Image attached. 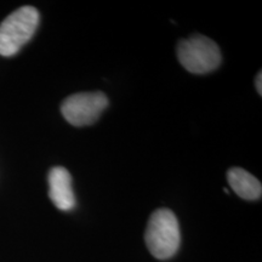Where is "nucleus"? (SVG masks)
<instances>
[{
	"label": "nucleus",
	"instance_id": "1",
	"mask_svg": "<svg viewBox=\"0 0 262 262\" xmlns=\"http://www.w3.org/2000/svg\"><path fill=\"white\" fill-rule=\"evenodd\" d=\"M145 242L148 251L158 260H168L178 253L181 232L178 217L169 209H158L150 215Z\"/></svg>",
	"mask_w": 262,
	"mask_h": 262
},
{
	"label": "nucleus",
	"instance_id": "2",
	"mask_svg": "<svg viewBox=\"0 0 262 262\" xmlns=\"http://www.w3.org/2000/svg\"><path fill=\"white\" fill-rule=\"evenodd\" d=\"M39 25V12L33 6H22L0 25V55L14 56L31 40Z\"/></svg>",
	"mask_w": 262,
	"mask_h": 262
},
{
	"label": "nucleus",
	"instance_id": "3",
	"mask_svg": "<svg viewBox=\"0 0 262 262\" xmlns=\"http://www.w3.org/2000/svg\"><path fill=\"white\" fill-rule=\"evenodd\" d=\"M178 58L185 70L193 74H206L215 71L221 63V52L217 44L202 34L180 40Z\"/></svg>",
	"mask_w": 262,
	"mask_h": 262
},
{
	"label": "nucleus",
	"instance_id": "4",
	"mask_svg": "<svg viewBox=\"0 0 262 262\" xmlns=\"http://www.w3.org/2000/svg\"><path fill=\"white\" fill-rule=\"evenodd\" d=\"M108 106L103 93H79L71 95L61 104V113L73 126H88L100 118Z\"/></svg>",
	"mask_w": 262,
	"mask_h": 262
},
{
	"label": "nucleus",
	"instance_id": "5",
	"mask_svg": "<svg viewBox=\"0 0 262 262\" xmlns=\"http://www.w3.org/2000/svg\"><path fill=\"white\" fill-rule=\"evenodd\" d=\"M49 196L57 209L70 211L75 206L72 176L67 169L55 166L49 172Z\"/></svg>",
	"mask_w": 262,
	"mask_h": 262
},
{
	"label": "nucleus",
	"instance_id": "6",
	"mask_svg": "<svg viewBox=\"0 0 262 262\" xmlns=\"http://www.w3.org/2000/svg\"><path fill=\"white\" fill-rule=\"evenodd\" d=\"M228 183L232 189L245 201H257L261 198V182L242 168H232L227 172Z\"/></svg>",
	"mask_w": 262,
	"mask_h": 262
},
{
	"label": "nucleus",
	"instance_id": "7",
	"mask_svg": "<svg viewBox=\"0 0 262 262\" xmlns=\"http://www.w3.org/2000/svg\"><path fill=\"white\" fill-rule=\"evenodd\" d=\"M262 74H261V72H258V74L256 75V79H255V86H256V90H257V93H258V95H262Z\"/></svg>",
	"mask_w": 262,
	"mask_h": 262
}]
</instances>
